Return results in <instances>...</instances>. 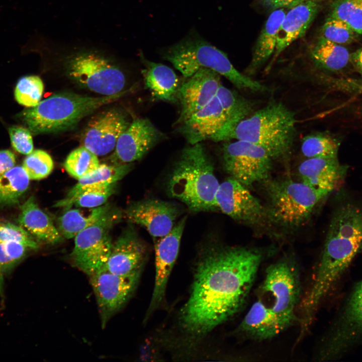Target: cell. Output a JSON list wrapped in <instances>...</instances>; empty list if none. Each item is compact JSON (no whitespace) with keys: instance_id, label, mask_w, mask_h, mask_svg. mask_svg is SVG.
I'll return each instance as SVG.
<instances>
[{"instance_id":"cell-9","label":"cell","mask_w":362,"mask_h":362,"mask_svg":"<svg viewBox=\"0 0 362 362\" xmlns=\"http://www.w3.org/2000/svg\"><path fill=\"white\" fill-rule=\"evenodd\" d=\"M265 182L268 219L285 228H297L305 224L324 198L302 182L284 178Z\"/></svg>"},{"instance_id":"cell-38","label":"cell","mask_w":362,"mask_h":362,"mask_svg":"<svg viewBox=\"0 0 362 362\" xmlns=\"http://www.w3.org/2000/svg\"><path fill=\"white\" fill-rule=\"evenodd\" d=\"M22 166L30 180H40L50 174L54 163L48 153L44 150L37 149L26 156Z\"/></svg>"},{"instance_id":"cell-11","label":"cell","mask_w":362,"mask_h":362,"mask_svg":"<svg viewBox=\"0 0 362 362\" xmlns=\"http://www.w3.org/2000/svg\"><path fill=\"white\" fill-rule=\"evenodd\" d=\"M69 76L91 91L104 96L122 92L126 83L123 72L104 57L83 52L69 58L66 63Z\"/></svg>"},{"instance_id":"cell-10","label":"cell","mask_w":362,"mask_h":362,"mask_svg":"<svg viewBox=\"0 0 362 362\" xmlns=\"http://www.w3.org/2000/svg\"><path fill=\"white\" fill-rule=\"evenodd\" d=\"M120 217V213L110 209L75 236L71 261L89 277L105 266L113 244L110 231Z\"/></svg>"},{"instance_id":"cell-45","label":"cell","mask_w":362,"mask_h":362,"mask_svg":"<svg viewBox=\"0 0 362 362\" xmlns=\"http://www.w3.org/2000/svg\"><path fill=\"white\" fill-rule=\"evenodd\" d=\"M16 263L7 254L3 243L0 242V268L4 274H8L16 265Z\"/></svg>"},{"instance_id":"cell-41","label":"cell","mask_w":362,"mask_h":362,"mask_svg":"<svg viewBox=\"0 0 362 362\" xmlns=\"http://www.w3.org/2000/svg\"><path fill=\"white\" fill-rule=\"evenodd\" d=\"M9 133L12 146L17 152L28 155L33 151L32 136L29 129L14 126L9 128Z\"/></svg>"},{"instance_id":"cell-4","label":"cell","mask_w":362,"mask_h":362,"mask_svg":"<svg viewBox=\"0 0 362 362\" xmlns=\"http://www.w3.org/2000/svg\"><path fill=\"white\" fill-rule=\"evenodd\" d=\"M161 55L185 78L201 68H206L226 77L238 89L257 92L268 90L265 85L238 71L226 53L193 31L176 44L162 49Z\"/></svg>"},{"instance_id":"cell-13","label":"cell","mask_w":362,"mask_h":362,"mask_svg":"<svg viewBox=\"0 0 362 362\" xmlns=\"http://www.w3.org/2000/svg\"><path fill=\"white\" fill-rule=\"evenodd\" d=\"M140 274L119 275L110 272L104 266L89 277L103 328L132 297Z\"/></svg>"},{"instance_id":"cell-39","label":"cell","mask_w":362,"mask_h":362,"mask_svg":"<svg viewBox=\"0 0 362 362\" xmlns=\"http://www.w3.org/2000/svg\"><path fill=\"white\" fill-rule=\"evenodd\" d=\"M321 32V37L342 45L352 43L358 34L343 21L330 17L324 23Z\"/></svg>"},{"instance_id":"cell-12","label":"cell","mask_w":362,"mask_h":362,"mask_svg":"<svg viewBox=\"0 0 362 362\" xmlns=\"http://www.w3.org/2000/svg\"><path fill=\"white\" fill-rule=\"evenodd\" d=\"M222 152L225 171L246 187L268 178L273 159L261 147L244 140L227 141Z\"/></svg>"},{"instance_id":"cell-32","label":"cell","mask_w":362,"mask_h":362,"mask_svg":"<svg viewBox=\"0 0 362 362\" xmlns=\"http://www.w3.org/2000/svg\"><path fill=\"white\" fill-rule=\"evenodd\" d=\"M30 180L22 166H15L0 175V205L17 203L27 190Z\"/></svg>"},{"instance_id":"cell-20","label":"cell","mask_w":362,"mask_h":362,"mask_svg":"<svg viewBox=\"0 0 362 362\" xmlns=\"http://www.w3.org/2000/svg\"><path fill=\"white\" fill-rule=\"evenodd\" d=\"M147 247L133 228L126 230L113 244L105 267L110 272L127 276L141 273Z\"/></svg>"},{"instance_id":"cell-43","label":"cell","mask_w":362,"mask_h":362,"mask_svg":"<svg viewBox=\"0 0 362 362\" xmlns=\"http://www.w3.org/2000/svg\"><path fill=\"white\" fill-rule=\"evenodd\" d=\"M305 0H258L263 8L269 10L290 8Z\"/></svg>"},{"instance_id":"cell-1","label":"cell","mask_w":362,"mask_h":362,"mask_svg":"<svg viewBox=\"0 0 362 362\" xmlns=\"http://www.w3.org/2000/svg\"><path fill=\"white\" fill-rule=\"evenodd\" d=\"M265 257L262 250L247 247L213 244L205 249L180 313L185 331L204 335L239 312Z\"/></svg>"},{"instance_id":"cell-36","label":"cell","mask_w":362,"mask_h":362,"mask_svg":"<svg viewBox=\"0 0 362 362\" xmlns=\"http://www.w3.org/2000/svg\"><path fill=\"white\" fill-rule=\"evenodd\" d=\"M44 90L41 79L36 75L22 77L18 82L15 90L17 102L27 107H33L40 102Z\"/></svg>"},{"instance_id":"cell-31","label":"cell","mask_w":362,"mask_h":362,"mask_svg":"<svg viewBox=\"0 0 362 362\" xmlns=\"http://www.w3.org/2000/svg\"><path fill=\"white\" fill-rule=\"evenodd\" d=\"M108 204L93 208L89 215L84 216L78 209H68L58 219V230L66 239L74 238L80 232L89 227L110 209Z\"/></svg>"},{"instance_id":"cell-21","label":"cell","mask_w":362,"mask_h":362,"mask_svg":"<svg viewBox=\"0 0 362 362\" xmlns=\"http://www.w3.org/2000/svg\"><path fill=\"white\" fill-rule=\"evenodd\" d=\"M338 157L308 158L299 165L302 183L325 198L343 180L347 171Z\"/></svg>"},{"instance_id":"cell-26","label":"cell","mask_w":362,"mask_h":362,"mask_svg":"<svg viewBox=\"0 0 362 362\" xmlns=\"http://www.w3.org/2000/svg\"><path fill=\"white\" fill-rule=\"evenodd\" d=\"M20 208L18 222L35 239L50 244L63 240L58 229L49 216L39 208L33 196H31Z\"/></svg>"},{"instance_id":"cell-5","label":"cell","mask_w":362,"mask_h":362,"mask_svg":"<svg viewBox=\"0 0 362 362\" xmlns=\"http://www.w3.org/2000/svg\"><path fill=\"white\" fill-rule=\"evenodd\" d=\"M294 112L281 102H272L240 122L227 140H244L263 148L272 158L289 153L296 134Z\"/></svg>"},{"instance_id":"cell-18","label":"cell","mask_w":362,"mask_h":362,"mask_svg":"<svg viewBox=\"0 0 362 362\" xmlns=\"http://www.w3.org/2000/svg\"><path fill=\"white\" fill-rule=\"evenodd\" d=\"M180 213L173 203L148 199L132 204L126 215L129 221L143 226L153 237L157 238L170 231Z\"/></svg>"},{"instance_id":"cell-47","label":"cell","mask_w":362,"mask_h":362,"mask_svg":"<svg viewBox=\"0 0 362 362\" xmlns=\"http://www.w3.org/2000/svg\"><path fill=\"white\" fill-rule=\"evenodd\" d=\"M4 273L0 268V297L2 296L4 291Z\"/></svg>"},{"instance_id":"cell-25","label":"cell","mask_w":362,"mask_h":362,"mask_svg":"<svg viewBox=\"0 0 362 362\" xmlns=\"http://www.w3.org/2000/svg\"><path fill=\"white\" fill-rule=\"evenodd\" d=\"M145 66L142 70L144 84L152 97L157 100L178 103L182 83L177 75L169 67L148 60L141 56Z\"/></svg>"},{"instance_id":"cell-40","label":"cell","mask_w":362,"mask_h":362,"mask_svg":"<svg viewBox=\"0 0 362 362\" xmlns=\"http://www.w3.org/2000/svg\"><path fill=\"white\" fill-rule=\"evenodd\" d=\"M11 241L21 242L32 249L39 247L35 239L22 226L0 219V242Z\"/></svg>"},{"instance_id":"cell-33","label":"cell","mask_w":362,"mask_h":362,"mask_svg":"<svg viewBox=\"0 0 362 362\" xmlns=\"http://www.w3.org/2000/svg\"><path fill=\"white\" fill-rule=\"evenodd\" d=\"M339 144L331 136L315 133L305 136L302 141L301 151L307 158L337 156Z\"/></svg>"},{"instance_id":"cell-7","label":"cell","mask_w":362,"mask_h":362,"mask_svg":"<svg viewBox=\"0 0 362 362\" xmlns=\"http://www.w3.org/2000/svg\"><path fill=\"white\" fill-rule=\"evenodd\" d=\"M362 347V277L352 286L327 330L315 353L322 361L338 360Z\"/></svg>"},{"instance_id":"cell-28","label":"cell","mask_w":362,"mask_h":362,"mask_svg":"<svg viewBox=\"0 0 362 362\" xmlns=\"http://www.w3.org/2000/svg\"><path fill=\"white\" fill-rule=\"evenodd\" d=\"M216 96L224 109L226 122L210 140L214 142H225L235 126L249 116L252 110L253 104L235 90L229 89L222 84L217 91Z\"/></svg>"},{"instance_id":"cell-27","label":"cell","mask_w":362,"mask_h":362,"mask_svg":"<svg viewBox=\"0 0 362 362\" xmlns=\"http://www.w3.org/2000/svg\"><path fill=\"white\" fill-rule=\"evenodd\" d=\"M286 13L285 9H278L268 17L253 47L251 61L245 69L246 74H255L274 54L278 32Z\"/></svg>"},{"instance_id":"cell-6","label":"cell","mask_w":362,"mask_h":362,"mask_svg":"<svg viewBox=\"0 0 362 362\" xmlns=\"http://www.w3.org/2000/svg\"><path fill=\"white\" fill-rule=\"evenodd\" d=\"M124 93L103 97L71 93L56 94L25 110L21 117L35 134L64 131L72 129L82 118L100 107L117 101Z\"/></svg>"},{"instance_id":"cell-37","label":"cell","mask_w":362,"mask_h":362,"mask_svg":"<svg viewBox=\"0 0 362 362\" xmlns=\"http://www.w3.org/2000/svg\"><path fill=\"white\" fill-rule=\"evenodd\" d=\"M116 183L90 188L83 190L70 201L67 209L76 207L94 208L103 205L114 193Z\"/></svg>"},{"instance_id":"cell-2","label":"cell","mask_w":362,"mask_h":362,"mask_svg":"<svg viewBox=\"0 0 362 362\" xmlns=\"http://www.w3.org/2000/svg\"><path fill=\"white\" fill-rule=\"evenodd\" d=\"M341 193L313 279L302 298L303 308L310 313L318 312L332 288L362 252V203Z\"/></svg>"},{"instance_id":"cell-8","label":"cell","mask_w":362,"mask_h":362,"mask_svg":"<svg viewBox=\"0 0 362 362\" xmlns=\"http://www.w3.org/2000/svg\"><path fill=\"white\" fill-rule=\"evenodd\" d=\"M257 297L287 328L299 322L297 312L302 296L300 272L294 257L286 255L266 269Z\"/></svg>"},{"instance_id":"cell-3","label":"cell","mask_w":362,"mask_h":362,"mask_svg":"<svg viewBox=\"0 0 362 362\" xmlns=\"http://www.w3.org/2000/svg\"><path fill=\"white\" fill-rule=\"evenodd\" d=\"M219 185L213 161L201 142L182 150L169 175L167 190L193 212L213 211L217 210Z\"/></svg>"},{"instance_id":"cell-22","label":"cell","mask_w":362,"mask_h":362,"mask_svg":"<svg viewBox=\"0 0 362 362\" xmlns=\"http://www.w3.org/2000/svg\"><path fill=\"white\" fill-rule=\"evenodd\" d=\"M226 116L216 96L207 105L178 125V132L190 144L201 143L211 138L223 126Z\"/></svg>"},{"instance_id":"cell-15","label":"cell","mask_w":362,"mask_h":362,"mask_svg":"<svg viewBox=\"0 0 362 362\" xmlns=\"http://www.w3.org/2000/svg\"><path fill=\"white\" fill-rule=\"evenodd\" d=\"M130 123L120 111L111 109L96 114L89 120L82 137L83 146L97 156L114 150Z\"/></svg>"},{"instance_id":"cell-16","label":"cell","mask_w":362,"mask_h":362,"mask_svg":"<svg viewBox=\"0 0 362 362\" xmlns=\"http://www.w3.org/2000/svg\"><path fill=\"white\" fill-rule=\"evenodd\" d=\"M220 76L212 69L201 68L182 82L178 97L180 111L176 125L186 121L215 97L222 84Z\"/></svg>"},{"instance_id":"cell-42","label":"cell","mask_w":362,"mask_h":362,"mask_svg":"<svg viewBox=\"0 0 362 362\" xmlns=\"http://www.w3.org/2000/svg\"><path fill=\"white\" fill-rule=\"evenodd\" d=\"M3 244L7 254L16 263L24 257L29 248L23 243L14 241H8L3 243Z\"/></svg>"},{"instance_id":"cell-30","label":"cell","mask_w":362,"mask_h":362,"mask_svg":"<svg viewBox=\"0 0 362 362\" xmlns=\"http://www.w3.org/2000/svg\"><path fill=\"white\" fill-rule=\"evenodd\" d=\"M310 56L317 67L334 71L341 70L347 65L350 53L342 45L321 37L310 49Z\"/></svg>"},{"instance_id":"cell-44","label":"cell","mask_w":362,"mask_h":362,"mask_svg":"<svg viewBox=\"0 0 362 362\" xmlns=\"http://www.w3.org/2000/svg\"><path fill=\"white\" fill-rule=\"evenodd\" d=\"M15 155L10 150H0V175L3 174L15 166Z\"/></svg>"},{"instance_id":"cell-35","label":"cell","mask_w":362,"mask_h":362,"mask_svg":"<svg viewBox=\"0 0 362 362\" xmlns=\"http://www.w3.org/2000/svg\"><path fill=\"white\" fill-rule=\"evenodd\" d=\"M329 17L343 21L362 34V0H332Z\"/></svg>"},{"instance_id":"cell-46","label":"cell","mask_w":362,"mask_h":362,"mask_svg":"<svg viewBox=\"0 0 362 362\" xmlns=\"http://www.w3.org/2000/svg\"><path fill=\"white\" fill-rule=\"evenodd\" d=\"M349 62L362 75V47L350 53Z\"/></svg>"},{"instance_id":"cell-34","label":"cell","mask_w":362,"mask_h":362,"mask_svg":"<svg viewBox=\"0 0 362 362\" xmlns=\"http://www.w3.org/2000/svg\"><path fill=\"white\" fill-rule=\"evenodd\" d=\"M100 164L98 156L82 146L68 154L64 167L69 175L78 180L95 170Z\"/></svg>"},{"instance_id":"cell-24","label":"cell","mask_w":362,"mask_h":362,"mask_svg":"<svg viewBox=\"0 0 362 362\" xmlns=\"http://www.w3.org/2000/svg\"><path fill=\"white\" fill-rule=\"evenodd\" d=\"M319 7L314 0H305L286 12L278 32L272 62L293 42L302 37L316 17Z\"/></svg>"},{"instance_id":"cell-19","label":"cell","mask_w":362,"mask_h":362,"mask_svg":"<svg viewBox=\"0 0 362 362\" xmlns=\"http://www.w3.org/2000/svg\"><path fill=\"white\" fill-rule=\"evenodd\" d=\"M165 137L146 118H137L130 123L119 137L114 154L117 163H130L142 158Z\"/></svg>"},{"instance_id":"cell-23","label":"cell","mask_w":362,"mask_h":362,"mask_svg":"<svg viewBox=\"0 0 362 362\" xmlns=\"http://www.w3.org/2000/svg\"><path fill=\"white\" fill-rule=\"evenodd\" d=\"M287 329L279 317L257 297L236 331L246 339L263 341L278 336Z\"/></svg>"},{"instance_id":"cell-48","label":"cell","mask_w":362,"mask_h":362,"mask_svg":"<svg viewBox=\"0 0 362 362\" xmlns=\"http://www.w3.org/2000/svg\"><path fill=\"white\" fill-rule=\"evenodd\" d=\"M314 1H317V0H314Z\"/></svg>"},{"instance_id":"cell-14","label":"cell","mask_w":362,"mask_h":362,"mask_svg":"<svg viewBox=\"0 0 362 362\" xmlns=\"http://www.w3.org/2000/svg\"><path fill=\"white\" fill-rule=\"evenodd\" d=\"M217 210L233 219L249 225L268 219L264 207L247 187L230 176L220 184L215 197Z\"/></svg>"},{"instance_id":"cell-29","label":"cell","mask_w":362,"mask_h":362,"mask_svg":"<svg viewBox=\"0 0 362 362\" xmlns=\"http://www.w3.org/2000/svg\"><path fill=\"white\" fill-rule=\"evenodd\" d=\"M132 168L131 163H117L114 165L100 164L94 171L79 179L63 199L57 202L56 207H65L68 203L83 190L117 182L124 177Z\"/></svg>"},{"instance_id":"cell-17","label":"cell","mask_w":362,"mask_h":362,"mask_svg":"<svg viewBox=\"0 0 362 362\" xmlns=\"http://www.w3.org/2000/svg\"><path fill=\"white\" fill-rule=\"evenodd\" d=\"M186 219V217L181 219L165 236L154 238H156L155 278L148 316L159 306L164 298L168 279L178 255Z\"/></svg>"}]
</instances>
